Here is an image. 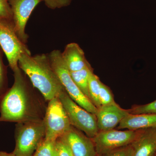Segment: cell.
<instances>
[{"mask_svg":"<svg viewBox=\"0 0 156 156\" xmlns=\"http://www.w3.org/2000/svg\"><path fill=\"white\" fill-rule=\"evenodd\" d=\"M14 76L13 86L0 97V122L43 121L47 101L30 87L20 68Z\"/></svg>","mask_w":156,"mask_h":156,"instance_id":"1","label":"cell"},{"mask_svg":"<svg viewBox=\"0 0 156 156\" xmlns=\"http://www.w3.org/2000/svg\"><path fill=\"white\" fill-rule=\"evenodd\" d=\"M18 66L46 101L58 97L65 90L47 55L32 56L31 53H23L19 58Z\"/></svg>","mask_w":156,"mask_h":156,"instance_id":"2","label":"cell"},{"mask_svg":"<svg viewBox=\"0 0 156 156\" xmlns=\"http://www.w3.org/2000/svg\"><path fill=\"white\" fill-rule=\"evenodd\" d=\"M45 137L44 120L18 123L15 131V148L17 156H32Z\"/></svg>","mask_w":156,"mask_h":156,"instance_id":"3","label":"cell"},{"mask_svg":"<svg viewBox=\"0 0 156 156\" xmlns=\"http://www.w3.org/2000/svg\"><path fill=\"white\" fill-rule=\"evenodd\" d=\"M48 56L51 66L69 97L87 111L96 115L97 108L82 92L73 80L69 71L63 61L61 52L58 50H54Z\"/></svg>","mask_w":156,"mask_h":156,"instance_id":"4","label":"cell"},{"mask_svg":"<svg viewBox=\"0 0 156 156\" xmlns=\"http://www.w3.org/2000/svg\"><path fill=\"white\" fill-rule=\"evenodd\" d=\"M58 97L66 112L72 126L94 138L99 131L96 115L93 114L76 103L63 90Z\"/></svg>","mask_w":156,"mask_h":156,"instance_id":"5","label":"cell"},{"mask_svg":"<svg viewBox=\"0 0 156 156\" xmlns=\"http://www.w3.org/2000/svg\"><path fill=\"white\" fill-rule=\"evenodd\" d=\"M45 139L56 140L64 135L71 126L69 119L59 98L48 101L44 119Z\"/></svg>","mask_w":156,"mask_h":156,"instance_id":"6","label":"cell"},{"mask_svg":"<svg viewBox=\"0 0 156 156\" xmlns=\"http://www.w3.org/2000/svg\"><path fill=\"white\" fill-rule=\"evenodd\" d=\"M138 131L116 130L99 131L92 138L97 156L132 143L138 135Z\"/></svg>","mask_w":156,"mask_h":156,"instance_id":"7","label":"cell"},{"mask_svg":"<svg viewBox=\"0 0 156 156\" xmlns=\"http://www.w3.org/2000/svg\"><path fill=\"white\" fill-rule=\"evenodd\" d=\"M0 46L13 72L19 68L18 62L21 55L31 53L17 36L13 26L6 23L0 22Z\"/></svg>","mask_w":156,"mask_h":156,"instance_id":"8","label":"cell"},{"mask_svg":"<svg viewBox=\"0 0 156 156\" xmlns=\"http://www.w3.org/2000/svg\"><path fill=\"white\" fill-rule=\"evenodd\" d=\"M42 0H9L13 14V28L20 41L26 44L28 36L26 26L32 12Z\"/></svg>","mask_w":156,"mask_h":156,"instance_id":"9","label":"cell"},{"mask_svg":"<svg viewBox=\"0 0 156 156\" xmlns=\"http://www.w3.org/2000/svg\"><path fill=\"white\" fill-rule=\"evenodd\" d=\"M61 137L73 156H97L92 138L73 126H71Z\"/></svg>","mask_w":156,"mask_h":156,"instance_id":"10","label":"cell"},{"mask_svg":"<svg viewBox=\"0 0 156 156\" xmlns=\"http://www.w3.org/2000/svg\"><path fill=\"white\" fill-rule=\"evenodd\" d=\"M128 114L127 109L122 108L116 102L101 106L95 115L99 131L115 129Z\"/></svg>","mask_w":156,"mask_h":156,"instance_id":"11","label":"cell"},{"mask_svg":"<svg viewBox=\"0 0 156 156\" xmlns=\"http://www.w3.org/2000/svg\"><path fill=\"white\" fill-rule=\"evenodd\" d=\"M132 156H154L156 154V127L140 130L131 144Z\"/></svg>","mask_w":156,"mask_h":156,"instance_id":"12","label":"cell"},{"mask_svg":"<svg viewBox=\"0 0 156 156\" xmlns=\"http://www.w3.org/2000/svg\"><path fill=\"white\" fill-rule=\"evenodd\" d=\"M62 56L70 72L83 69L90 64L85 57L83 50L75 43L66 45Z\"/></svg>","mask_w":156,"mask_h":156,"instance_id":"13","label":"cell"},{"mask_svg":"<svg viewBox=\"0 0 156 156\" xmlns=\"http://www.w3.org/2000/svg\"><path fill=\"white\" fill-rule=\"evenodd\" d=\"M154 127H156V114L129 113L120 122L117 128L118 130L126 129L138 131Z\"/></svg>","mask_w":156,"mask_h":156,"instance_id":"14","label":"cell"},{"mask_svg":"<svg viewBox=\"0 0 156 156\" xmlns=\"http://www.w3.org/2000/svg\"><path fill=\"white\" fill-rule=\"evenodd\" d=\"M91 65L87 66L83 69L70 72L71 76L82 92L89 98V74L93 70Z\"/></svg>","mask_w":156,"mask_h":156,"instance_id":"15","label":"cell"},{"mask_svg":"<svg viewBox=\"0 0 156 156\" xmlns=\"http://www.w3.org/2000/svg\"><path fill=\"white\" fill-rule=\"evenodd\" d=\"M101 82L99 77L94 73L93 70L91 71L89 78V99L97 108L101 106L99 100Z\"/></svg>","mask_w":156,"mask_h":156,"instance_id":"16","label":"cell"},{"mask_svg":"<svg viewBox=\"0 0 156 156\" xmlns=\"http://www.w3.org/2000/svg\"><path fill=\"white\" fill-rule=\"evenodd\" d=\"M55 143L56 140L44 138L32 156H54Z\"/></svg>","mask_w":156,"mask_h":156,"instance_id":"17","label":"cell"},{"mask_svg":"<svg viewBox=\"0 0 156 156\" xmlns=\"http://www.w3.org/2000/svg\"><path fill=\"white\" fill-rule=\"evenodd\" d=\"M131 114H156V100L151 103L142 105H134L131 108L127 109Z\"/></svg>","mask_w":156,"mask_h":156,"instance_id":"18","label":"cell"},{"mask_svg":"<svg viewBox=\"0 0 156 156\" xmlns=\"http://www.w3.org/2000/svg\"><path fill=\"white\" fill-rule=\"evenodd\" d=\"M0 22L6 23L13 26V14L8 0H0Z\"/></svg>","mask_w":156,"mask_h":156,"instance_id":"19","label":"cell"},{"mask_svg":"<svg viewBox=\"0 0 156 156\" xmlns=\"http://www.w3.org/2000/svg\"><path fill=\"white\" fill-rule=\"evenodd\" d=\"M99 100L101 106L108 105L115 102L111 89L101 82L100 83Z\"/></svg>","mask_w":156,"mask_h":156,"instance_id":"20","label":"cell"},{"mask_svg":"<svg viewBox=\"0 0 156 156\" xmlns=\"http://www.w3.org/2000/svg\"><path fill=\"white\" fill-rule=\"evenodd\" d=\"M54 156H73L67 144L61 136L56 140Z\"/></svg>","mask_w":156,"mask_h":156,"instance_id":"21","label":"cell"},{"mask_svg":"<svg viewBox=\"0 0 156 156\" xmlns=\"http://www.w3.org/2000/svg\"><path fill=\"white\" fill-rule=\"evenodd\" d=\"M133 147L131 144L111 151L101 156H132Z\"/></svg>","mask_w":156,"mask_h":156,"instance_id":"22","label":"cell"},{"mask_svg":"<svg viewBox=\"0 0 156 156\" xmlns=\"http://www.w3.org/2000/svg\"><path fill=\"white\" fill-rule=\"evenodd\" d=\"M49 9H55L67 7L70 5L73 0H42Z\"/></svg>","mask_w":156,"mask_h":156,"instance_id":"23","label":"cell"},{"mask_svg":"<svg viewBox=\"0 0 156 156\" xmlns=\"http://www.w3.org/2000/svg\"><path fill=\"white\" fill-rule=\"evenodd\" d=\"M5 70L0 57V97L6 92Z\"/></svg>","mask_w":156,"mask_h":156,"instance_id":"24","label":"cell"},{"mask_svg":"<svg viewBox=\"0 0 156 156\" xmlns=\"http://www.w3.org/2000/svg\"><path fill=\"white\" fill-rule=\"evenodd\" d=\"M0 156H17L14 155V154L11 153H8L6 152L0 151Z\"/></svg>","mask_w":156,"mask_h":156,"instance_id":"25","label":"cell"},{"mask_svg":"<svg viewBox=\"0 0 156 156\" xmlns=\"http://www.w3.org/2000/svg\"><path fill=\"white\" fill-rule=\"evenodd\" d=\"M154 156H156V154H155V155Z\"/></svg>","mask_w":156,"mask_h":156,"instance_id":"26","label":"cell"},{"mask_svg":"<svg viewBox=\"0 0 156 156\" xmlns=\"http://www.w3.org/2000/svg\"></svg>","mask_w":156,"mask_h":156,"instance_id":"27","label":"cell"},{"mask_svg":"<svg viewBox=\"0 0 156 156\" xmlns=\"http://www.w3.org/2000/svg\"></svg>","mask_w":156,"mask_h":156,"instance_id":"28","label":"cell"}]
</instances>
